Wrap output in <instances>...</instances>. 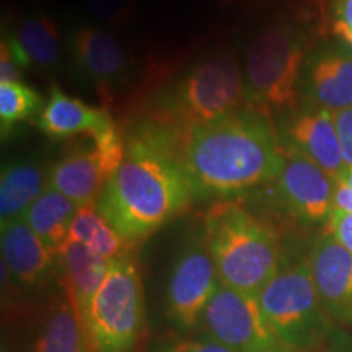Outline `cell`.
<instances>
[{"label":"cell","mask_w":352,"mask_h":352,"mask_svg":"<svg viewBox=\"0 0 352 352\" xmlns=\"http://www.w3.org/2000/svg\"><path fill=\"white\" fill-rule=\"evenodd\" d=\"M23 69L20 67L10 47L2 39V54H0V82H20Z\"/></svg>","instance_id":"4dcf8cb0"},{"label":"cell","mask_w":352,"mask_h":352,"mask_svg":"<svg viewBox=\"0 0 352 352\" xmlns=\"http://www.w3.org/2000/svg\"><path fill=\"white\" fill-rule=\"evenodd\" d=\"M264 318L285 349H310L329 331L308 261L279 270L258 294Z\"/></svg>","instance_id":"8992f818"},{"label":"cell","mask_w":352,"mask_h":352,"mask_svg":"<svg viewBox=\"0 0 352 352\" xmlns=\"http://www.w3.org/2000/svg\"><path fill=\"white\" fill-rule=\"evenodd\" d=\"M308 266L327 315L340 323H352V253L324 232L314 243Z\"/></svg>","instance_id":"8fae6325"},{"label":"cell","mask_w":352,"mask_h":352,"mask_svg":"<svg viewBox=\"0 0 352 352\" xmlns=\"http://www.w3.org/2000/svg\"><path fill=\"white\" fill-rule=\"evenodd\" d=\"M43 107V96L32 87L21 82H0V126L2 135L21 121L39 114Z\"/></svg>","instance_id":"603a6c76"},{"label":"cell","mask_w":352,"mask_h":352,"mask_svg":"<svg viewBox=\"0 0 352 352\" xmlns=\"http://www.w3.org/2000/svg\"><path fill=\"white\" fill-rule=\"evenodd\" d=\"M201 321L210 338L236 352H271L280 347L264 318L258 294L220 283Z\"/></svg>","instance_id":"ba28073f"},{"label":"cell","mask_w":352,"mask_h":352,"mask_svg":"<svg viewBox=\"0 0 352 352\" xmlns=\"http://www.w3.org/2000/svg\"><path fill=\"white\" fill-rule=\"evenodd\" d=\"M287 138L290 147L314 160L334 182L344 173L340 135L331 111L308 104L290 120Z\"/></svg>","instance_id":"9a60e30c"},{"label":"cell","mask_w":352,"mask_h":352,"mask_svg":"<svg viewBox=\"0 0 352 352\" xmlns=\"http://www.w3.org/2000/svg\"><path fill=\"white\" fill-rule=\"evenodd\" d=\"M206 236L220 283L259 294L280 270L276 233L235 202H219L204 217Z\"/></svg>","instance_id":"3957f363"},{"label":"cell","mask_w":352,"mask_h":352,"mask_svg":"<svg viewBox=\"0 0 352 352\" xmlns=\"http://www.w3.org/2000/svg\"><path fill=\"white\" fill-rule=\"evenodd\" d=\"M308 104L333 114L352 107V50L323 47L310 59L305 74Z\"/></svg>","instance_id":"2e32d148"},{"label":"cell","mask_w":352,"mask_h":352,"mask_svg":"<svg viewBox=\"0 0 352 352\" xmlns=\"http://www.w3.org/2000/svg\"><path fill=\"white\" fill-rule=\"evenodd\" d=\"M324 223L329 235H333L347 252L352 253V214L334 208Z\"/></svg>","instance_id":"4316f807"},{"label":"cell","mask_w":352,"mask_h":352,"mask_svg":"<svg viewBox=\"0 0 352 352\" xmlns=\"http://www.w3.org/2000/svg\"><path fill=\"white\" fill-rule=\"evenodd\" d=\"M267 113L246 103L184 135L182 162L195 196L228 197L279 176L285 148Z\"/></svg>","instance_id":"7a4b0ae2"},{"label":"cell","mask_w":352,"mask_h":352,"mask_svg":"<svg viewBox=\"0 0 352 352\" xmlns=\"http://www.w3.org/2000/svg\"><path fill=\"white\" fill-rule=\"evenodd\" d=\"M90 346L85 324L65 289L52 302L34 341L33 352H90Z\"/></svg>","instance_id":"ffe728a7"},{"label":"cell","mask_w":352,"mask_h":352,"mask_svg":"<svg viewBox=\"0 0 352 352\" xmlns=\"http://www.w3.org/2000/svg\"><path fill=\"white\" fill-rule=\"evenodd\" d=\"M334 208L352 214V168H346L344 173L336 179Z\"/></svg>","instance_id":"f546056e"},{"label":"cell","mask_w":352,"mask_h":352,"mask_svg":"<svg viewBox=\"0 0 352 352\" xmlns=\"http://www.w3.org/2000/svg\"><path fill=\"white\" fill-rule=\"evenodd\" d=\"M166 352H236L214 338L179 340L173 342Z\"/></svg>","instance_id":"f1b7e54d"},{"label":"cell","mask_w":352,"mask_h":352,"mask_svg":"<svg viewBox=\"0 0 352 352\" xmlns=\"http://www.w3.org/2000/svg\"><path fill=\"white\" fill-rule=\"evenodd\" d=\"M85 6L104 23L121 26L134 15L135 0H85Z\"/></svg>","instance_id":"cb8c5ba5"},{"label":"cell","mask_w":352,"mask_h":352,"mask_svg":"<svg viewBox=\"0 0 352 352\" xmlns=\"http://www.w3.org/2000/svg\"><path fill=\"white\" fill-rule=\"evenodd\" d=\"M331 30L334 36L352 50V0H334Z\"/></svg>","instance_id":"484cf974"},{"label":"cell","mask_w":352,"mask_h":352,"mask_svg":"<svg viewBox=\"0 0 352 352\" xmlns=\"http://www.w3.org/2000/svg\"><path fill=\"white\" fill-rule=\"evenodd\" d=\"M303 52L305 34L298 26L277 15L259 26L245 57L246 103L266 111L294 104Z\"/></svg>","instance_id":"5b68a950"},{"label":"cell","mask_w":352,"mask_h":352,"mask_svg":"<svg viewBox=\"0 0 352 352\" xmlns=\"http://www.w3.org/2000/svg\"><path fill=\"white\" fill-rule=\"evenodd\" d=\"M36 124L47 138L70 139L83 134L95 138L116 122L108 108L90 107L82 100L65 95L59 87H52L46 104L38 114Z\"/></svg>","instance_id":"e0dca14e"},{"label":"cell","mask_w":352,"mask_h":352,"mask_svg":"<svg viewBox=\"0 0 352 352\" xmlns=\"http://www.w3.org/2000/svg\"><path fill=\"white\" fill-rule=\"evenodd\" d=\"M144 320L142 280L129 254L113 259L111 267L91 300L85 329L96 352H127Z\"/></svg>","instance_id":"52a82bcc"},{"label":"cell","mask_w":352,"mask_h":352,"mask_svg":"<svg viewBox=\"0 0 352 352\" xmlns=\"http://www.w3.org/2000/svg\"><path fill=\"white\" fill-rule=\"evenodd\" d=\"M101 222H103V215L100 214L96 204L82 206V208H78L76 217H74L67 240L87 245Z\"/></svg>","instance_id":"d4e9b609"},{"label":"cell","mask_w":352,"mask_h":352,"mask_svg":"<svg viewBox=\"0 0 352 352\" xmlns=\"http://www.w3.org/2000/svg\"><path fill=\"white\" fill-rule=\"evenodd\" d=\"M3 41L21 69H47L59 59V30L47 15H33L21 20L15 33L8 34Z\"/></svg>","instance_id":"d6986e66"},{"label":"cell","mask_w":352,"mask_h":352,"mask_svg":"<svg viewBox=\"0 0 352 352\" xmlns=\"http://www.w3.org/2000/svg\"><path fill=\"white\" fill-rule=\"evenodd\" d=\"M77 210L76 202L46 184L41 195L21 217L52 252L59 254L69 239L70 226Z\"/></svg>","instance_id":"44dd1931"},{"label":"cell","mask_w":352,"mask_h":352,"mask_svg":"<svg viewBox=\"0 0 352 352\" xmlns=\"http://www.w3.org/2000/svg\"><path fill=\"white\" fill-rule=\"evenodd\" d=\"M245 103V78L239 59L233 52H215L189 67L153 118L186 135L197 126L235 113Z\"/></svg>","instance_id":"277c9868"},{"label":"cell","mask_w":352,"mask_h":352,"mask_svg":"<svg viewBox=\"0 0 352 352\" xmlns=\"http://www.w3.org/2000/svg\"><path fill=\"white\" fill-rule=\"evenodd\" d=\"M2 266L19 285L38 287L54 276L59 254L32 230L23 217L2 223Z\"/></svg>","instance_id":"7c38bea8"},{"label":"cell","mask_w":352,"mask_h":352,"mask_svg":"<svg viewBox=\"0 0 352 352\" xmlns=\"http://www.w3.org/2000/svg\"><path fill=\"white\" fill-rule=\"evenodd\" d=\"M271 352H290V351L283 349V347H279V349H274V351H271Z\"/></svg>","instance_id":"836d02e7"},{"label":"cell","mask_w":352,"mask_h":352,"mask_svg":"<svg viewBox=\"0 0 352 352\" xmlns=\"http://www.w3.org/2000/svg\"><path fill=\"white\" fill-rule=\"evenodd\" d=\"M111 263L109 259L95 254L87 245L78 241L67 240L60 248L59 266L64 272L65 289L74 298L83 324L91 300L107 279Z\"/></svg>","instance_id":"ac0fdd59"},{"label":"cell","mask_w":352,"mask_h":352,"mask_svg":"<svg viewBox=\"0 0 352 352\" xmlns=\"http://www.w3.org/2000/svg\"><path fill=\"white\" fill-rule=\"evenodd\" d=\"M220 284L214 259L206 243H191L176 258L166 289V305L175 323L192 329Z\"/></svg>","instance_id":"9c48e42d"},{"label":"cell","mask_w":352,"mask_h":352,"mask_svg":"<svg viewBox=\"0 0 352 352\" xmlns=\"http://www.w3.org/2000/svg\"><path fill=\"white\" fill-rule=\"evenodd\" d=\"M277 195L294 217L308 226L327 222L334 209L336 182L296 148H285L284 166L276 178Z\"/></svg>","instance_id":"30bf717a"},{"label":"cell","mask_w":352,"mask_h":352,"mask_svg":"<svg viewBox=\"0 0 352 352\" xmlns=\"http://www.w3.org/2000/svg\"><path fill=\"white\" fill-rule=\"evenodd\" d=\"M338 135H340L342 160L346 168H352V107L334 113Z\"/></svg>","instance_id":"83f0119b"},{"label":"cell","mask_w":352,"mask_h":352,"mask_svg":"<svg viewBox=\"0 0 352 352\" xmlns=\"http://www.w3.org/2000/svg\"><path fill=\"white\" fill-rule=\"evenodd\" d=\"M114 173L96 145H72L47 171V186L57 189L78 208L96 204Z\"/></svg>","instance_id":"4fadbf2b"},{"label":"cell","mask_w":352,"mask_h":352,"mask_svg":"<svg viewBox=\"0 0 352 352\" xmlns=\"http://www.w3.org/2000/svg\"><path fill=\"white\" fill-rule=\"evenodd\" d=\"M334 352H352V336H344L340 344L336 346Z\"/></svg>","instance_id":"1f68e13d"},{"label":"cell","mask_w":352,"mask_h":352,"mask_svg":"<svg viewBox=\"0 0 352 352\" xmlns=\"http://www.w3.org/2000/svg\"><path fill=\"white\" fill-rule=\"evenodd\" d=\"M36 162L19 160L3 165L0 175V220L2 223L21 217L36 201L47 183Z\"/></svg>","instance_id":"7402d4cb"},{"label":"cell","mask_w":352,"mask_h":352,"mask_svg":"<svg viewBox=\"0 0 352 352\" xmlns=\"http://www.w3.org/2000/svg\"><path fill=\"white\" fill-rule=\"evenodd\" d=\"M184 135L152 118L127 139L126 158L96 208L127 246L138 245L191 206L182 162Z\"/></svg>","instance_id":"6da1fadb"},{"label":"cell","mask_w":352,"mask_h":352,"mask_svg":"<svg viewBox=\"0 0 352 352\" xmlns=\"http://www.w3.org/2000/svg\"><path fill=\"white\" fill-rule=\"evenodd\" d=\"M72 51L82 72L95 83L104 101H111L114 88L124 82L129 67L124 46L104 30L80 26L74 33Z\"/></svg>","instance_id":"5bb4252c"},{"label":"cell","mask_w":352,"mask_h":352,"mask_svg":"<svg viewBox=\"0 0 352 352\" xmlns=\"http://www.w3.org/2000/svg\"><path fill=\"white\" fill-rule=\"evenodd\" d=\"M219 6H235V3H241V2H254V0H215Z\"/></svg>","instance_id":"d6a6232c"}]
</instances>
